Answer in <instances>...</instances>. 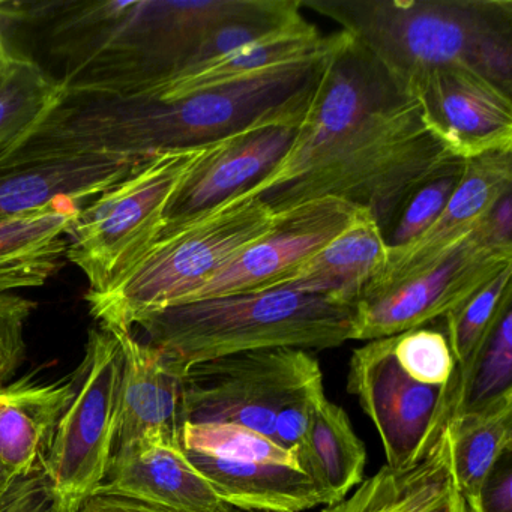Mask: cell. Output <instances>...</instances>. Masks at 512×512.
I'll return each mask as SVG.
<instances>
[{
  "mask_svg": "<svg viewBox=\"0 0 512 512\" xmlns=\"http://www.w3.org/2000/svg\"><path fill=\"white\" fill-rule=\"evenodd\" d=\"M257 0H134L62 4L50 49L65 62L67 97H142L187 70L218 26Z\"/></svg>",
  "mask_w": 512,
  "mask_h": 512,
  "instance_id": "obj_1",
  "label": "cell"
},
{
  "mask_svg": "<svg viewBox=\"0 0 512 512\" xmlns=\"http://www.w3.org/2000/svg\"><path fill=\"white\" fill-rule=\"evenodd\" d=\"M452 158L428 130L418 103L406 95L241 196L257 197L275 214L334 197L370 212L386 238L407 197Z\"/></svg>",
  "mask_w": 512,
  "mask_h": 512,
  "instance_id": "obj_2",
  "label": "cell"
},
{
  "mask_svg": "<svg viewBox=\"0 0 512 512\" xmlns=\"http://www.w3.org/2000/svg\"><path fill=\"white\" fill-rule=\"evenodd\" d=\"M370 52L404 92L425 74L466 65L512 94L509 0H308Z\"/></svg>",
  "mask_w": 512,
  "mask_h": 512,
  "instance_id": "obj_3",
  "label": "cell"
},
{
  "mask_svg": "<svg viewBox=\"0 0 512 512\" xmlns=\"http://www.w3.org/2000/svg\"><path fill=\"white\" fill-rule=\"evenodd\" d=\"M355 305L298 290L271 289L166 308L137 323L146 343L184 370L248 350L332 349L353 340Z\"/></svg>",
  "mask_w": 512,
  "mask_h": 512,
  "instance_id": "obj_4",
  "label": "cell"
},
{
  "mask_svg": "<svg viewBox=\"0 0 512 512\" xmlns=\"http://www.w3.org/2000/svg\"><path fill=\"white\" fill-rule=\"evenodd\" d=\"M275 221L277 214L265 202L238 196L160 236L109 289L88 292L92 317L98 325L133 331L145 317L185 304Z\"/></svg>",
  "mask_w": 512,
  "mask_h": 512,
  "instance_id": "obj_5",
  "label": "cell"
},
{
  "mask_svg": "<svg viewBox=\"0 0 512 512\" xmlns=\"http://www.w3.org/2000/svg\"><path fill=\"white\" fill-rule=\"evenodd\" d=\"M208 146L152 155L80 209L67 259L88 278L89 293L109 289L154 244L170 199Z\"/></svg>",
  "mask_w": 512,
  "mask_h": 512,
  "instance_id": "obj_6",
  "label": "cell"
},
{
  "mask_svg": "<svg viewBox=\"0 0 512 512\" xmlns=\"http://www.w3.org/2000/svg\"><path fill=\"white\" fill-rule=\"evenodd\" d=\"M124 350L110 329L89 331L76 392L47 457L58 512H79L106 478L115 449L124 383Z\"/></svg>",
  "mask_w": 512,
  "mask_h": 512,
  "instance_id": "obj_7",
  "label": "cell"
},
{
  "mask_svg": "<svg viewBox=\"0 0 512 512\" xmlns=\"http://www.w3.org/2000/svg\"><path fill=\"white\" fill-rule=\"evenodd\" d=\"M347 391L376 427L392 469L421 461L463 403L457 373L440 386L412 379L395 358L394 335L353 350Z\"/></svg>",
  "mask_w": 512,
  "mask_h": 512,
  "instance_id": "obj_8",
  "label": "cell"
},
{
  "mask_svg": "<svg viewBox=\"0 0 512 512\" xmlns=\"http://www.w3.org/2000/svg\"><path fill=\"white\" fill-rule=\"evenodd\" d=\"M322 379L308 350L272 347L220 356L187 371L185 418L242 425L271 437L278 410Z\"/></svg>",
  "mask_w": 512,
  "mask_h": 512,
  "instance_id": "obj_9",
  "label": "cell"
},
{
  "mask_svg": "<svg viewBox=\"0 0 512 512\" xmlns=\"http://www.w3.org/2000/svg\"><path fill=\"white\" fill-rule=\"evenodd\" d=\"M508 266H512V247L494 241L482 223L437 268L379 298L358 302L353 340L392 337L445 319Z\"/></svg>",
  "mask_w": 512,
  "mask_h": 512,
  "instance_id": "obj_10",
  "label": "cell"
},
{
  "mask_svg": "<svg viewBox=\"0 0 512 512\" xmlns=\"http://www.w3.org/2000/svg\"><path fill=\"white\" fill-rule=\"evenodd\" d=\"M511 191L512 152L466 160L460 184L439 217L409 244L388 248L385 265L368 281L358 302L379 298L437 268L479 229L491 209Z\"/></svg>",
  "mask_w": 512,
  "mask_h": 512,
  "instance_id": "obj_11",
  "label": "cell"
},
{
  "mask_svg": "<svg viewBox=\"0 0 512 512\" xmlns=\"http://www.w3.org/2000/svg\"><path fill=\"white\" fill-rule=\"evenodd\" d=\"M428 130L460 160L512 152L511 95L466 65H446L410 86Z\"/></svg>",
  "mask_w": 512,
  "mask_h": 512,
  "instance_id": "obj_12",
  "label": "cell"
},
{
  "mask_svg": "<svg viewBox=\"0 0 512 512\" xmlns=\"http://www.w3.org/2000/svg\"><path fill=\"white\" fill-rule=\"evenodd\" d=\"M359 211L343 200L323 197L280 212L266 235L230 260L185 304L271 289L337 238Z\"/></svg>",
  "mask_w": 512,
  "mask_h": 512,
  "instance_id": "obj_13",
  "label": "cell"
},
{
  "mask_svg": "<svg viewBox=\"0 0 512 512\" xmlns=\"http://www.w3.org/2000/svg\"><path fill=\"white\" fill-rule=\"evenodd\" d=\"M299 125H262L209 145L170 199L158 238L247 193L271 175L292 148Z\"/></svg>",
  "mask_w": 512,
  "mask_h": 512,
  "instance_id": "obj_14",
  "label": "cell"
},
{
  "mask_svg": "<svg viewBox=\"0 0 512 512\" xmlns=\"http://www.w3.org/2000/svg\"><path fill=\"white\" fill-rule=\"evenodd\" d=\"M95 494L124 497L175 512H224L229 506L188 460L181 445L157 437L116 448Z\"/></svg>",
  "mask_w": 512,
  "mask_h": 512,
  "instance_id": "obj_15",
  "label": "cell"
},
{
  "mask_svg": "<svg viewBox=\"0 0 512 512\" xmlns=\"http://www.w3.org/2000/svg\"><path fill=\"white\" fill-rule=\"evenodd\" d=\"M107 329L118 338L125 358L115 449L145 437L182 446L187 370L157 347L140 341L133 331Z\"/></svg>",
  "mask_w": 512,
  "mask_h": 512,
  "instance_id": "obj_16",
  "label": "cell"
},
{
  "mask_svg": "<svg viewBox=\"0 0 512 512\" xmlns=\"http://www.w3.org/2000/svg\"><path fill=\"white\" fill-rule=\"evenodd\" d=\"M143 160L53 155L4 167L0 169V220L38 211L58 200L79 203L97 196L127 178Z\"/></svg>",
  "mask_w": 512,
  "mask_h": 512,
  "instance_id": "obj_17",
  "label": "cell"
},
{
  "mask_svg": "<svg viewBox=\"0 0 512 512\" xmlns=\"http://www.w3.org/2000/svg\"><path fill=\"white\" fill-rule=\"evenodd\" d=\"M322 512H469L455 482L451 424L421 461L403 469L385 464Z\"/></svg>",
  "mask_w": 512,
  "mask_h": 512,
  "instance_id": "obj_18",
  "label": "cell"
},
{
  "mask_svg": "<svg viewBox=\"0 0 512 512\" xmlns=\"http://www.w3.org/2000/svg\"><path fill=\"white\" fill-rule=\"evenodd\" d=\"M76 392V379L43 383L31 376L0 385V461L13 475L47 464L56 428Z\"/></svg>",
  "mask_w": 512,
  "mask_h": 512,
  "instance_id": "obj_19",
  "label": "cell"
},
{
  "mask_svg": "<svg viewBox=\"0 0 512 512\" xmlns=\"http://www.w3.org/2000/svg\"><path fill=\"white\" fill-rule=\"evenodd\" d=\"M386 257L388 245L379 224L370 212L361 209L337 238L271 289L298 290L356 305L368 281L385 265Z\"/></svg>",
  "mask_w": 512,
  "mask_h": 512,
  "instance_id": "obj_20",
  "label": "cell"
},
{
  "mask_svg": "<svg viewBox=\"0 0 512 512\" xmlns=\"http://www.w3.org/2000/svg\"><path fill=\"white\" fill-rule=\"evenodd\" d=\"M334 38L335 34H320L316 26L302 16L256 43L182 71L148 97L176 100L206 89L241 82L317 55L331 46Z\"/></svg>",
  "mask_w": 512,
  "mask_h": 512,
  "instance_id": "obj_21",
  "label": "cell"
},
{
  "mask_svg": "<svg viewBox=\"0 0 512 512\" xmlns=\"http://www.w3.org/2000/svg\"><path fill=\"white\" fill-rule=\"evenodd\" d=\"M77 203L58 200L46 208L0 220V292L44 286L67 257L68 230Z\"/></svg>",
  "mask_w": 512,
  "mask_h": 512,
  "instance_id": "obj_22",
  "label": "cell"
},
{
  "mask_svg": "<svg viewBox=\"0 0 512 512\" xmlns=\"http://www.w3.org/2000/svg\"><path fill=\"white\" fill-rule=\"evenodd\" d=\"M184 452L227 505L256 512H304L325 506L313 479L298 467L230 463Z\"/></svg>",
  "mask_w": 512,
  "mask_h": 512,
  "instance_id": "obj_23",
  "label": "cell"
},
{
  "mask_svg": "<svg viewBox=\"0 0 512 512\" xmlns=\"http://www.w3.org/2000/svg\"><path fill=\"white\" fill-rule=\"evenodd\" d=\"M296 458L299 469L319 488L325 506L346 499L364 481V443L353 430L346 410L328 400L325 392L314 403L310 428Z\"/></svg>",
  "mask_w": 512,
  "mask_h": 512,
  "instance_id": "obj_24",
  "label": "cell"
},
{
  "mask_svg": "<svg viewBox=\"0 0 512 512\" xmlns=\"http://www.w3.org/2000/svg\"><path fill=\"white\" fill-rule=\"evenodd\" d=\"M65 98L61 79L31 59L11 55L0 77V166L34 137Z\"/></svg>",
  "mask_w": 512,
  "mask_h": 512,
  "instance_id": "obj_25",
  "label": "cell"
},
{
  "mask_svg": "<svg viewBox=\"0 0 512 512\" xmlns=\"http://www.w3.org/2000/svg\"><path fill=\"white\" fill-rule=\"evenodd\" d=\"M452 467L458 491L475 502L491 470L512 449V392L451 419Z\"/></svg>",
  "mask_w": 512,
  "mask_h": 512,
  "instance_id": "obj_26",
  "label": "cell"
},
{
  "mask_svg": "<svg viewBox=\"0 0 512 512\" xmlns=\"http://www.w3.org/2000/svg\"><path fill=\"white\" fill-rule=\"evenodd\" d=\"M512 266L503 269L469 301L445 317L446 338L463 379L500 317L511 310Z\"/></svg>",
  "mask_w": 512,
  "mask_h": 512,
  "instance_id": "obj_27",
  "label": "cell"
},
{
  "mask_svg": "<svg viewBox=\"0 0 512 512\" xmlns=\"http://www.w3.org/2000/svg\"><path fill=\"white\" fill-rule=\"evenodd\" d=\"M182 449L230 463L284 464L298 467L293 452L275 443L271 437L235 424H193L182 428Z\"/></svg>",
  "mask_w": 512,
  "mask_h": 512,
  "instance_id": "obj_28",
  "label": "cell"
},
{
  "mask_svg": "<svg viewBox=\"0 0 512 512\" xmlns=\"http://www.w3.org/2000/svg\"><path fill=\"white\" fill-rule=\"evenodd\" d=\"M458 382L463 398L460 413L481 409L512 392V310L500 317L469 373Z\"/></svg>",
  "mask_w": 512,
  "mask_h": 512,
  "instance_id": "obj_29",
  "label": "cell"
},
{
  "mask_svg": "<svg viewBox=\"0 0 512 512\" xmlns=\"http://www.w3.org/2000/svg\"><path fill=\"white\" fill-rule=\"evenodd\" d=\"M464 163L466 161L452 158L415 188L386 235L388 248L409 244L434 223L460 184Z\"/></svg>",
  "mask_w": 512,
  "mask_h": 512,
  "instance_id": "obj_30",
  "label": "cell"
},
{
  "mask_svg": "<svg viewBox=\"0 0 512 512\" xmlns=\"http://www.w3.org/2000/svg\"><path fill=\"white\" fill-rule=\"evenodd\" d=\"M394 353L401 368L425 385H446L455 374L448 338L436 329L424 326L394 335Z\"/></svg>",
  "mask_w": 512,
  "mask_h": 512,
  "instance_id": "obj_31",
  "label": "cell"
},
{
  "mask_svg": "<svg viewBox=\"0 0 512 512\" xmlns=\"http://www.w3.org/2000/svg\"><path fill=\"white\" fill-rule=\"evenodd\" d=\"M37 308L32 299L0 292V385L25 362V325Z\"/></svg>",
  "mask_w": 512,
  "mask_h": 512,
  "instance_id": "obj_32",
  "label": "cell"
},
{
  "mask_svg": "<svg viewBox=\"0 0 512 512\" xmlns=\"http://www.w3.org/2000/svg\"><path fill=\"white\" fill-rule=\"evenodd\" d=\"M0 512H58L47 464L0 485Z\"/></svg>",
  "mask_w": 512,
  "mask_h": 512,
  "instance_id": "obj_33",
  "label": "cell"
},
{
  "mask_svg": "<svg viewBox=\"0 0 512 512\" xmlns=\"http://www.w3.org/2000/svg\"><path fill=\"white\" fill-rule=\"evenodd\" d=\"M322 392H325L323 379L317 380L289 403L284 404L275 416L271 439L287 451L298 454L310 428L314 403Z\"/></svg>",
  "mask_w": 512,
  "mask_h": 512,
  "instance_id": "obj_34",
  "label": "cell"
},
{
  "mask_svg": "<svg viewBox=\"0 0 512 512\" xmlns=\"http://www.w3.org/2000/svg\"><path fill=\"white\" fill-rule=\"evenodd\" d=\"M469 512H512V449L505 452L482 485Z\"/></svg>",
  "mask_w": 512,
  "mask_h": 512,
  "instance_id": "obj_35",
  "label": "cell"
},
{
  "mask_svg": "<svg viewBox=\"0 0 512 512\" xmlns=\"http://www.w3.org/2000/svg\"><path fill=\"white\" fill-rule=\"evenodd\" d=\"M79 512H175L169 509L158 508V506L146 505V503L137 502V500L124 499V497L103 496L95 494L89 497ZM224 512H256L248 509L236 508V506H227Z\"/></svg>",
  "mask_w": 512,
  "mask_h": 512,
  "instance_id": "obj_36",
  "label": "cell"
},
{
  "mask_svg": "<svg viewBox=\"0 0 512 512\" xmlns=\"http://www.w3.org/2000/svg\"><path fill=\"white\" fill-rule=\"evenodd\" d=\"M485 229L494 241L512 247V196L505 194L491 209L484 221Z\"/></svg>",
  "mask_w": 512,
  "mask_h": 512,
  "instance_id": "obj_37",
  "label": "cell"
},
{
  "mask_svg": "<svg viewBox=\"0 0 512 512\" xmlns=\"http://www.w3.org/2000/svg\"><path fill=\"white\" fill-rule=\"evenodd\" d=\"M13 53L5 47L4 41L0 38V77L4 74L5 68H7L8 62H10V58Z\"/></svg>",
  "mask_w": 512,
  "mask_h": 512,
  "instance_id": "obj_38",
  "label": "cell"
},
{
  "mask_svg": "<svg viewBox=\"0 0 512 512\" xmlns=\"http://www.w3.org/2000/svg\"><path fill=\"white\" fill-rule=\"evenodd\" d=\"M11 476H13V473L8 472L7 467L0 461V485L5 484Z\"/></svg>",
  "mask_w": 512,
  "mask_h": 512,
  "instance_id": "obj_39",
  "label": "cell"
}]
</instances>
